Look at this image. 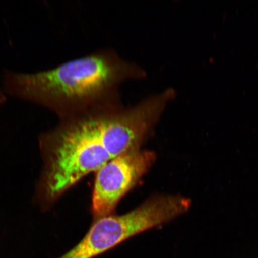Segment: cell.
Instances as JSON below:
<instances>
[{
  "mask_svg": "<svg viewBox=\"0 0 258 258\" xmlns=\"http://www.w3.org/2000/svg\"><path fill=\"white\" fill-rule=\"evenodd\" d=\"M153 151H128L108 161L95 172L91 213L93 221L113 214L118 203L156 162Z\"/></svg>",
  "mask_w": 258,
  "mask_h": 258,
  "instance_id": "4",
  "label": "cell"
},
{
  "mask_svg": "<svg viewBox=\"0 0 258 258\" xmlns=\"http://www.w3.org/2000/svg\"><path fill=\"white\" fill-rule=\"evenodd\" d=\"M8 100V95L3 91V89H0V106L4 105Z\"/></svg>",
  "mask_w": 258,
  "mask_h": 258,
  "instance_id": "5",
  "label": "cell"
},
{
  "mask_svg": "<svg viewBox=\"0 0 258 258\" xmlns=\"http://www.w3.org/2000/svg\"><path fill=\"white\" fill-rule=\"evenodd\" d=\"M190 205L189 199L180 196L151 197L124 214L93 221L82 240L59 258H95L135 235L169 223L188 211Z\"/></svg>",
  "mask_w": 258,
  "mask_h": 258,
  "instance_id": "3",
  "label": "cell"
},
{
  "mask_svg": "<svg viewBox=\"0 0 258 258\" xmlns=\"http://www.w3.org/2000/svg\"><path fill=\"white\" fill-rule=\"evenodd\" d=\"M147 73L136 62L106 48L34 73L6 70V95L43 106L59 119L121 104L120 88Z\"/></svg>",
  "mask_w": 258,
  "mask_h": 258,
  "instance_id": "2",
  "label": "cell"
},
{
  "mask_svg": "<svg viewBox=\"0 0 258 258\" xmlns=\"http://www.w3.org/2000/svg\"><path fill=\"white\" fill-rule=\"evenodd\" d=\"M175 90L166 88L133 105L120 104L60 119L39 139L43 167L35 199L44 210L90 173L154 134Z\"/></svg>",
  "mask_w": 258,
  "mask_h": 258,
  "instance_id": "1",
  "label": "cell"
}]
</instances>
